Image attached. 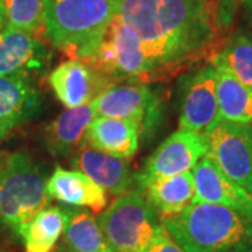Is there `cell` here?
Returning a JSON list of instances; mask_svg holds the SVG:
<instances>
[{
  "mask_svg": "<svg viewBox=\"0 0 252 252\" xmlns=\"http://www.w3.org/2000/svg\"><path fill=\"white\" fill-rule=\"evenodd\" d=\"M117 14L140 39L146 84L210 63L225 42L219 0H119Z\"/></svg>",
  "mask_w": 252,
  "mask_h": 252,
  "instance_id": "cell-1",
  "label": "cell"
},
{
  "mask_svg": "<svg viewBox=\"0 0 252 252\" xmlns=\"http://www.w3.org/2000/svg\"><path fill=\"white\" fill-rule=\"evenodd\" d=\"M160 220L185 252H252V224L227 207L195 202Z\"/></svg>",
  "mask_w": 252,
  "mask_h": 252,
  "instance_id": "cell-2",
  "label": "cell"
},
{
  "mask_svg": "<svg viewBox=\"0 0 252 252\" xmlns=\"http://www.w3.org/2000/svg\"><path fill=\"white\" fill-rule=\"evenodd\" d=\"M45 38L70 59L86 62L117 16L119 0H42Z\"/></svg>",
  "mask_w": 252,
  "mask_h": 252,
  "instance_id": "cell-3",
  "label": "cell"
},
{
  "mask_svg": "<svg viewBox=\"0 0 252 252\" xmlns=\"http://www.w3.org/2000/svg\"><path fill=\"white\" fill-rule=\"evenodd\" d=\"M46 178L27 153L0 161V223L18 235L21 227L48 205Z\"/></svg>",
  "mask_w": 252,
  "mask_h": 252,
  "instance_id": "cell-4",
  "label": "cell"
},
{
  "mask_svg": "<svg viewBox=\"0 0 252 252\" xmlns=\"http://www.w3.org/2000/svg\"><path fill=\"white\" fill-rule=\"evenodd\" d=\"M97 221L112 252H147L161 225L139 188L117 196Z\"/></svg>",
  "mask_w": 252,
  "mask_h": 252,
  "instance_id": "cell-5",
  "label": "cell"
},
{
  "mask_svg": "<svg viewBox=\"0 0 252 252\" xmlns=\"http://www.w3.org/2000/svg\"><path fill=\"white\" fill-rule=\"evenodd\" d=\"M86 63L114 84L121 81L146 84L147 80L149 67L140 39L118 14L111 20L97 49Z\"/></svg>",
  "mask_w": 252,
  "mask_h": 252,
  "instance_id": "cell-6",
  "label": "cell"
},
{
  "mask_svg": "<svg viewBox=\"0 0 252 252\" xmlns=\"http://www.w3.org/2000/svg\"><path fill=\"white\" fill-rule=\"evenodd\" d=\"M203 137L206 157L252 195V125L220 121Z\"/></svg>",
  "mask_w": 252,
  "mask_h": 252,
  "instance_id": "cell-7",
  "label": "cell"
},
{
  "mask_svg": "<svg viewBox=\"0 0 252 252\" xmlns=\"http://www.w3.org/2000/svg\"><path fill=\"white\" fill-rule=\"evenodd\" d=\"M97 117L132 122L140 133L149 132L158 117V97L149 84H115L98 94L91 102Z\"/></svg>",
  "mask_w": 252,
  "mask_h": 252,
  "instance_id": "cell-8",
  "label": "cell"
},
{
  "mask_svg": "<svg viewBox=\"0 0 252 252\" xmlns=\"http://www.w3.org/2000/svg\"><path fill=\"white\" fill-rule=\"evenodd\" d=\"M205 156V137L180 127L146 160L142 172L135 174L136 185L139 187L140 184L156 178H168L190 172Z\"/></svg>",
  "mask_w": 252,
  "mask_h": 252,
  "instance_id": "cell-9",
  "label": "cell"
},
{
  "mask_svg": "<svg viewBox=\"0 0 252 252\" xmlns=\"http://www.w3.org/2000/svg\"><path fill=\"white\" fill-rule=\"evenodd\" d=\"M45 36L4 26L0 31V76H39L51 62V49Z\"/></svg>",
  "mask_w": 252,
  "mask_h": 252,
  "instance_id": "cell-10",
  "label": "cell"
},
{
  "mask_svg": "<svg viewBox=\"0 0 252 252\" xmlns=\"http://www.w3.org/2000/svg\"><path fill=\"white\" fill-rule=\"evenodd\" d=\"M180 127L205 136L220 122L216 94V72L209 63L192 73L182 89Z\"/></svg>",
  "mask_w": 252,
  "mask_h": 252,
  "instance_id": "cell-11",
  "label": "cell"
},
{
  "mask_svg": "<svg viewBox=\"0 0 252 252\" xmlns=\"http://www.w3.org/2000/svg\"><path fill=\"white\" fill-rule=\"evenodd\" d=\"M192 177L195 181V202L227 207L252 224V195L224 175L209 157L205 156L195 165Z\"/></svg>",
  "mask_w": 252,
  "mask_h": 252,
  "instance_id": "cell-12",
  "label": "cell"
},
{
  "mask_svg": "<svg viewBox=\"0 0 252 252\" xmlns=\"http://www.w3.org/2000/svg\"><path fill=\"white\" fill-rule=\"evenodd\" d=\"M48 81L56 98L67 109L90 104L102 91L115 86L90 64L77 59L58 64L49 73Z\"/></svg>",
  "mask_w": 252,
  "mask_h": 252,
  "instance_id": "cell-13",
  "label": "cell"
},
{
  "mask_svg": "<svg viewBox=\"0 0 252 252\" xmlns=\"http://www.w3.org/2000/svg\"><path fill=\"white\" fill-rule=\"evenodd\" d=\"M72 165L74 170L83 172L105 192L115 196L130 190L136 184L135 174L125 158L104 153L89 142L73 154Z\"/></svg>",
  "mask_w": 252,
  "mask_h": 252,
  "instance_id": "cell-14",
  "label": "cell"
},
{
  "mask_svg": "<svg viewBox=\"0 0 252 252\" xmlns=\"http://www.w3.org/2000/svg\"><path fill=\"white\" fill-rule=\"evenodd\" d=\"M95 117L91 102L59 114L44 130L48 152L56 158L72 157L87 142L89 127Z\"/></svg>",
  "mask_w": 252,
  "mask_h": 252,
  "instance_id": "cell-15",
  "label": "cell"
},
{
  "mask_svg": "<svg viewBox=\"0 0 252 252\" xmlns=\"http://www.w3.org/2000/svg\"><path fill=\"white\" fill-rule=\"evenodd\" d=\"M48 198L76 207H87L93 213H101L108 206L104 189L77 170L55 168L46 181Z\"/></svg>",
  "mask_w": 252,
  "mask_h": 252,
  "instance_id": "cell-16",
  "label": "cell"
},
{
  "mask_svg": "<svg viewBox=\"0 0 252 252\" xmlns=\"http://www.w3.org/2000/svg\"><path fill=\"white\" fill-rule=\"evenodd\" d=\"M140 189L160 219L180 215L195 202V181L192 171L168 177L156 178L140 184Z\"/></svg>",
  "mask_w": 252,
  "mask_h": 252,
  "instance_id": "cell-17",
  "label": "cell"
},
{
  "mask_svg": "<svg viewBox=\"0 0 252 252\" xmlns=\"http://www.w3.org/2000/svg\"><path fill=\"white\" fill-rule=\"evenodd\" d=\"M216 72V94L220 121L252 125V90L230 72L216 55L210 61Z\"/></svg>",
  "mask_w": 252,
  "mask_h": 252,
  "instance_id": "cell-18",
  "label": "cell"
},
{
  "mask_svg": "<svg viewBox=\"0 0 252 252\" xmlns=\"http://www.w3.org/2000/svg\"><path fill=\"white\" fill-rule=\"evenodd\" d=\"M42 95L26 77L0 76V118L13 129L41 112Z\"/></svg>",
  "mask_w": 252,
  "mask_h": 252,
  "instance_id": "cell-19",
  "label": "cell"
},
{
  "mask_svg": "<svg viewBox=\"0 0 252 252\" xmlns=\"http://www.w3.org/2000/svg\"><path fill=\"white\" fill-rule=\"evenodd\" d=\"M72 209L46 206L30 219L18 231L24 252H52L58 247Z\"/></svg>",
  "mask_w": 252,
  "mask_h": 252,
  "instance_id": "cell-20",
  "label": "cell"
},
{
  "mask_svg": "<svg viewBox=\"0 0 252 252\" xmlns=\"http://www.w3.org/2000/svg\"><path fill=\"white\" fill-rule=\"evenodd\" d=\"M139 127L132 122L95 117L89 127L87 142L104 153L127 160L139 149Z\"/></svg>",
  "mask_w": 252,
  "mask_h": 252,
  "instance_id": "cell-21",
  "label": "cell"
},
{
  "mask_svg": "<svg viewBox=\"0 0 252 252\" xmlns=\"http://www.w3.org/2000/svg\"><path fill=\"white\" fill-rule=\"evenodd\" d=\"M63 244L73 252H112L97 219L84 210H70Z\"/></svg>",
  "mask_w": 252,
  "mask_h": 252,
  "instance_id": "cell-22",
  "label": "cell"
},
{
  "mask_svg": "<svg viewBox=\"0 0 252 252\" xmlns=\"http://www.w3.org/2000/svg\"><path fill=\"white\" fill-rule=\"evenodd\" d=\"M216 56L244 86L252 90V38L237 32L225 39Z\"/></svg>",
  "mask_w": 252,
  "mask_h": 252,
  "instance_id": "cell-23",
  "label": "cell"
},
{
  "mask_svg": "<svg viewBox=\"0 0 252 252\" xmlns=\"http://www.w3.org/2000/svg\"><path fill=\"white\" fill-rule=\"evenodd\" d=\"M7 26L45 36L42 0H1Z\"/></svg>",
  "mask_w": 252,
  "mask_h": 252,
  "instance_id": "cell-24",
  "label": "cell"
},
{
  "mask_svg": "<svg viewBox=\"0 0 252 252\" xmlns=\"http://www.w3.org/2000/svg\"><path fill=\"white\" fill-rule=\"evenodd\" d=\"M147 252H185L181 248L178 244L172 240L170 234L167 233V230L164 228V225H160L157 234L153 238V241L150 243Z\"/></svg>",
  "mask_w": 252,
  "mask_h": 252,
  "instance_id": "cell-25",
  "label": "cell"
},
{
  "mask_svg": "<svg viewBox=\"0 0 252 252\" xmlns=\"http://www.w3.org/2000/svg\"><path fill=\"white\" fill-rule=\"evenodd\" d=\"M237 1L238 0H219V3H220V17H221V21H223L225 28L230 27V24L233 21Z\"/></svg>",
  "mask_w": 252,
  "mask_h": 252,
  "instance_id": "cell-26",
  "label": "cell"
},
{
  "mask_svg": "<svg viewBox=\"0 0 252 252\" xmlns=\"http://www.w3.org/2000/svg\"><path fill=\"white\" fill-rule=\"evenodd\" d=\"M10 130H11V127H10V126L7 125V124H6V122L1 119V118H0V140H1L4 136L7 135Z\"/></svg>",
  "mask_w": 252,
  "mask_h": 252,
  "instance_id": "cell-27",
  "label": "cell"
},
{
  "mask_svg": "<svg viewBox=\"0 0 252 252\" xmlns=\"http://www.w3.org/2000/svg\"><path fill=\"white\" fill-rule=\"evenodd\" d=\"M4 21H6V17H4V10H3V3L0 0V31L4 28Z\"/></svg>",
  "mask_w": 252,
  "mask_h": 252,
  "instance_id": "cell-28",
  "label": "cell"
},
{
  "mask_svg": "<svg viewBox=\"0 0 252 252\" xmlns=\"http://www.w3.org/2000/svg\"><path fill=\"white\" fill-rule=\"evenodd\" d=\"M243 4L245 6V9L248 11V16H250V20L252 23V0H243Z\"/></svg>",
  "mask_w": 252,
  "mask_h": 252,
  "instance_id": "cell-29",
  "label": "cell"
},
{
  "mask_svg": "<svg viewBox=\"0 0 252 252\" xmlns=\"http://www.w3.org/2000/svg\"><path fill=\"white\" fill-rule=\"evenodd\" d=\"M52 252H73V251L70 250V248H67L64 244H61V245H58Z\"/></svg>",
  "mask_w": 252,
  "mask_h": 252,
  "instance_id": "cell-30",
  "label": "cell"
},
{
  "mask_svg": "<svg viewBox=\"0 0 252 252\" xmlns=\"http://www.w3.org/2000/svg\"><path fill=\"white\" fill-rule=\"evenodd\" d=\"M0 252H13V251L9 250V248H0Z\"/></svg>",
  "mask_w": 252,
  "mask_h": 252,
  "instance_id": "cell-31",
  "label": "cell"
}]
</instances>
